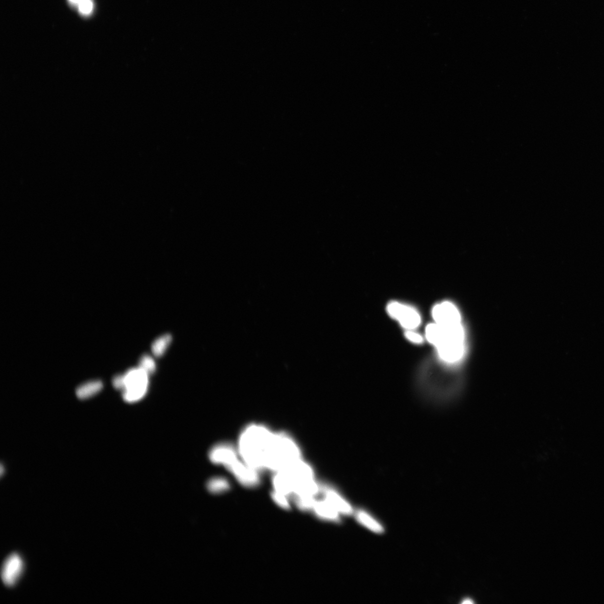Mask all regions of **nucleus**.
Masks as SVG:
<instances>
[{
	"label": "nucleus",
	"mask_w": 604,
	"mask_h": 604,
	"mask_svg": "<svg viewBox=\"0 0 604 604\" xmlns=\"http://www.w3.org/2000/svg\"><path fill=\"white\" fill-rule=\"evenodd\" d=\"M274 431L260 423H251L242 429L238 440L237 449L242 460L252 468L266 471Z\"/></svg>",
	"instance_id": "1"
},
{
	"label": "nucleus",
	"mask_w": 604,
	"mask_h": 604,
	"mask_svg": "<svg viewBox=\"0 0 604 604\" xmlns=\"http://www.w3.org/2000/svg\"><path fill=\"white\" fill-rule=\"evenodd\" d=\"M427 340L435 346L442 362L449 364L460 361L464 352L465 338L462 324L440 325L429 324L426 330Z\"/></svg>",
	"instance_id": "2"
},
{
	"label": "nucleus",
	"mask_w": 604,
	"mask_h": 604,
	"mask_svg": "<svg viewBox=\"0 0 604 604\" xmlns=\"http://www.w3.org/2000/svg\"><path fill=\"white\" fill-rule=\"evenodd\" d=\"M124 375L122 398L127 403H136L143 399L148 392L150 375L140 367L132 368Z\"/></svg>",
	"instance_id": "3"
},
{
	"label": "nucleus",
	"mask_w": 604,
	"mask_h": 604,
	"mask_svg": "<svg viewBox=\"0 0 604 604\" xmlns=\"http://www.w3.org/2000/svg\"><path fill=\"white\" fill-rule=\"evenodd\" d=\"M386 311L390 316L407 330L417 328L422 322L420 314L412 306L400 303L390 302L386 306Z\"/></svg>",
	"instance_id": "4"
},
{
	"label": "nucleus",
	"mask_w": 604,
	"mask_h": 604,
	"mask_svg": "<svg viewBox=\"0 0 604 604\" xmlns=\"http://www.w3.org/2000/svg\"><path fill=\"white\" fill-rule=\"evenodd\" d=\"M226 468L244 488H256L261 484L260 472L252 468L240 458Z\"/></svg>",
	"instance_id": "5"
},
{
	"label": "nucleus",
	"mask_w": 604,
	"mask_h": 604,
	"mask_svg": "<svg viewBox=\"0 0 604 604\" xmlns=\"http://www.w3.org/2000/svg\"><path fill=\"white\" fill-rule=\"evenodd\" d=\"M208 456L212 464L222 466L225 468L240 457L236 446L226 442L220 443L212 447Z\"/></svg>",
	"instance_id": "6"
},
{
	"label": "nucleus",
	"mask_w": 604,
	"mask_h": 604,
	"mask_svg": "<svg viewBox=\"0 0 604 604\" xmlns=\"http://www.w3.org/2000/svg\"><path fill=\"white\" fill-rule=\"evenodd\" d=\"M432 316L434 322L440 325L462 324L461 316L456 306L450 302H444L434 306Z\"/></svg>",
	"instance_id": "7"
},
{
	"label": "nucleus",
	"mask_w": 604,
	"mask_h": 604,
	"mask_svg": "<svg viewBox=\"0 0 604 604\" xmlns=\"http://www.w3.org/2000/svg\"><path fill=\"white\" fill-rule=\"evenodd\" d=\"M24 569V562L21 556L12 554L4 561L2 569V578L6 586H13L21 577Z\"/></svg>",
	"instance_id": "8"
},
{
	"label": "nucleus",
	"mask_w": 604,
	"mask_h": 604,
	"mask_svg": "<svg viewBox=\"0 0 604 604\" xmlns=\"http://www.w3.org/2000/svg\"><path fill=\"white\" fill-rule=\"evenodd\" d=\"M320 495L326 500H327L340 514L346 516H350L352 514V508L350 504L339 494L336 490L330 486L322 484Z\"/></svg>",
	"instance_id": "9"
},
{
	"label": "nucleus",
	"mask_w": 604,
	"mask_h": 604,
	"mask_svg": "<svg viewBox=\"0 0 604 604\" xmlns=\"http://www.w3.org/2000/svg\"><path fill=\"white\" fill-rule=\"evenodd\" d=\"M312 512L316 517L324 520L334 522L340 521V514L323 498H318L316 500Z\"/></svg>",
	"instance_id": "10"
},
{
	"label": "nucleus",
	"mask_w": 604,
	"mask_h": 604,
	"mask_svg": "<svg viewBox=\"0 0 604 604\" xmlns=\"http://www.w3.org/2000/svg\"><path fill=\"white\" fill-rule=\"evenodd\" d=\"M102 388L103 384L101 380H92L80 386L76 394L79 399L86 400L98 394Z\"/></svg>",
	"instance_id": "11"
},
{
	"label": "nucleus",
	"mask_w": 604,
	"mask_h": 604,
	"mask_svg": "<svg viewBox=\"0 0 604 604\" xmlns=\"http://www.w3.org/2000/svg\"><path fill=\"white\" fill-rule=\"evenodd\" d=\"M172 342V336L170 334H164L158 338L154 342L151 347L154 355L157 357L162 356Z\"/></svg>",
	"instance_id": "12"
},
{
	"label": "nucleus",
	"mask_w": 604,
	"mask_h": 604,
	"mask_svg": "<svg viewBox=\"0 0 604 604\" xmlns=\"http://www.w3.org/2000/svg\"><path fill=\"white\" fill-rule=\"evenodd\" d=\"M356 516L358 522L372 532L378 533H381L384 532V528L380 524V523L378 522L374 518H372L366 512L358 511L356 512Z\"/></svg>",
	"instance_id": "13"
},
{
	"label": "nucleus",
	"mask_w": 604,
	"mask_h": 604,
	"mask_svg": "<svg viewBox=\"0 0 604 604\" xmlns=\"http://www.w3.org/2000/svg\"><path fill=\"white\" fill-rule=\"evenodd\" d=\"M318 498L300 496H294L292 498V504L300 510L303 512H312L316 500Z\"/></svg>",
	"instance_id": "14"
},
{
	"label": "nucleus",
	"mask_w": 604,
	"mask_h": 604,
	"mask_svg": "<svg viewBox=\"0 0 604 604\" xmlns=\"http://www.w3.org/2000/svg\"><path fill=\"white\" fill-rule=\"evenodd\" d=\"M271 498L273 502L282 508L286 510H290L292 508V502L290 497L272 490L271 492Z\"/></svg>",
	"instance_id": "15"
},
{
	"label": "nucleus",
	"mask_w": 604,
	"mask_h": 604,
	"mask_svg": "<svg viewBox=\"0 0 604 604\" xmlns=\"http://www.w3.org/2000/svg\"><path fill=\"white\" fill-rule=\"evenodd\" d=\"M149 375L154 374L156 370V364L152 357L145 354L142 356L139 362V366Z\"/></svg>",
	"instance_id": "16"
},
{
	"label": "nucleus",
	"mask_w": 604,
	"mask_h": 604,
	"mask_svg": "<svg viewBox=\"0 0 604 604\" xmlns=\"http://www.w3.org/2000/svg\"><path fill=\"white\" fill-rule=\"evenodd\" d=\"M209 488L214 492H222L228 490L230 484L228 481L224 478H217L210 481Z\"/></svg>",
	"instance_id": "17"
},
{
	"label": "nucleus",
	"mask_w": 604,
	"mask_h": 604,
	"mask_svg": "<svg viewBox=\"0 0 604 604\" xmlns=\"http://www.w3.org/2000/svg\"><path fill=\"white\" fill-rule=\"evenodd\" d=\"M405 337L410 341L414 344H422L424 342V338L421 334L414 332V330H408L405 332Z\"/></svg>",
	"instance_id": "18"
},
{
	"label": "nucleus",
	"mask_w": 604,
	"mask_h": 604,
	"mask_svg": "<svg viewBox=\"0 0 604 604\" xmlns=\"http://www.w3.org/2000/svg\"><path fill=\"white\" fill-rule=\"evenodd\" d=\"M112 384L116 390H122L124 386V375H116L113 378Z\"/></svg>",
	"instance_id": "19"
},
{
	"label": "nucleus",
	"mask_w": 604,
	"mask_h": 604,
	"mask_svg": "<svg viewBox=\"0 0 604 604\" xmlns=\"http://www.w3.org/2000/svg\"><path fill=\"white\" fill-rule=\"evenodd\" d=\"M92 8V4L90 0H86L79 4L80 10L84 14L90 12Z\"/></svg>",
	"instance_id": "20"
},
{
	"label": "nucleus",
	"mask_w": 604,
	"mask_h": 604,
	"mask_svg": "<svg viewBox=\"0 0 604 604\" xmlns=\"http://www.w3.org/2000/svg\"><path fill=\"white\" fill-rule=\"evenodd\" d=\"M70 1H72L74 3H77V4H79L81 2H82L86 1V0H70Z\"/></svg>",
	"instance_id": "21"
}]
</instances>
